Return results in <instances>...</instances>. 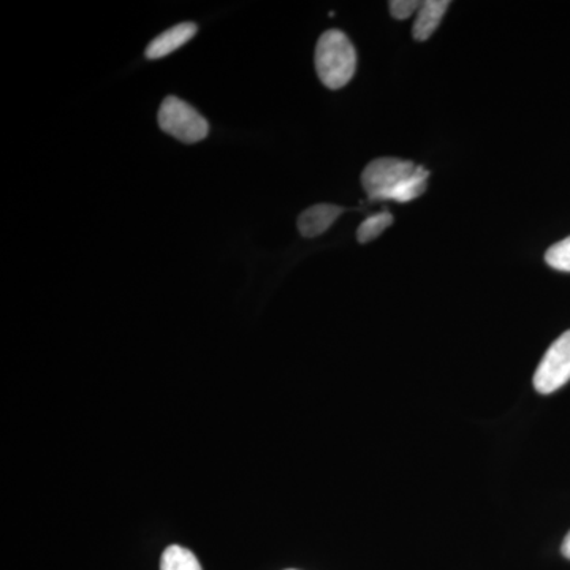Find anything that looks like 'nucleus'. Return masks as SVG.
I'll return each mask as SVG.
<instances>
[{
    "instance_id": "nucleus-2",
    "label": "nucleus",
    "mask_w": 570,
    "mask_h": 570,
    "mask_svg": "<svg viewBox=\"0 0 570 570\" xmlns=\"http://www.w3.org/2000/svg\"><path fill=\"white\" fill-rule=\"evenodd\" d=\"M419 165L396 157H381L366 165L362 174L363 189L371 200H389L397 187L417 174Z\"/></svg>"
},
{
    "instance_id": "nucleus-7",
    "label": "nucleus",
    "mask_w": 570,
    "mask_h": 570,
    "mask_svg": "<svg viewBox=\"0 0 570 570\" xmlns=\"http://www.w3.org/2000/svg\"><path fill=\"white\" fill-rule=\"evenodd\" d=\"M449 0H426L420 6L417 20L412 28V37L417 41H425L436 32L442 18L448 13Z\"/></svg>"
},
{
    "instance_id": "nucleus-11",
    "label": "nucleus",
    "mask_w": 570,
    "mask_h": 570,
    "mask_svg": "<svg viewBox=\"0 0 570 570\" xmlns=\"http://www.w3.org/2000/svg\"><path fill=\"white\" fill-rule=\"evenodd\" d=\"M420 6L422 3L417 2V0H392L389 3L390 13H392L395 20H407L415 11H419Z\"/></svg>"
},
{
    "instance_id": "nucleus-1",
    "label": "nucleus",
    "mask_w": 570,
    "mask_h": 570,
    "mask_svg": "<svg viewBox=\"0 0 570 570\" xmlns=\"http://www.w3.org/2000/svg\"><path fill=\"white\" fill-rule=\"evenodd\" d=\"M316 70L322 85L341 89L356 70V52L346 33L332 29L322 33L316 47Z\"/></svg>"
},
{
    "instance_id": "nucleus-4",
    "label": "nucleus",
    "mask_w": 570,
    "mask_h": 570,
    "mask_svg": "<svg viewBox=\"0 0 570 570\" xmlns=\"http://www.w3.org/2000/svg\"><path fill=\"white\" fill-rule=\"evenodd\" d=\"M570 381V330L562 333L540 360L534 387L542 395L557 392Z\"/></svg>"
},
{
    "instance_id": "nucleus-3",
    "label": "nucleus",
    "mask_w": 570,
    "mask_h": 570,
    "mask_svg": "<svg viewBox=\"0 0 570 570\" xmlns=\"http://www.w3.org/2000/svg\"><path fill=\"white\" fill-rule=\"evenodd\" d=\"M160 129L186 145L205 140L209 134V124L193 105L175 96H168L160 105Z\"/></svg>"
},
{
    "instance_id": "nucleus-10",
    "label": "nucleus",
    "mask_w": 570,
    "mask_h": 570,
    "mask_svg": "<svg viewBox=\"0 0 570 570\" xmlns=\"http://www.w3.org/2000/svg\"><path fill=\"white\" fill-rule=\"evenodd\" d=\"M546 262L558 272L570 273V236L547 250Z\"/></svg>"
},
{
    "instance_id": "nucleus-12",
    "label": "nucleus",
    "mask_w": 570,
    "mask_h": 570,
    "mask_svg": "<svg viewBox=\"0 0 570 570\" xmlns=\"http://www.w3.org/2000/svg\"><path fill=\"white\" fill-rule=\"evenodd\" d=\"M561 553L562 557L568 558V560H570V531L569 534L566 535L564 540H562Z\"/></svg>"
},
{
    "instance_id": "nucleus-5",
    "label": "nucleus",
    "mask_w": 570,
    "mask_h": 570,
    "mask_svg": "<svg viewBox=\"0 0 570 570\" xmlns=\"http://www.w3.org/2000/svg\"><path fill=\"white\" fill-rule=\"evenodd\" d=\"M344 213V208L336 205L322 204L314 205L305 209L298 217V230L305 238H316V236L325 234L337 217Z\"/></svg>"
},
{
    "instance_id": "nucleus-9",
    "label": "nucleus",
    "mask_w": 570,
    "mask_h": 570,
    "mask_svg": "<svg viewBox=\"0 0 570 570\" xmlns=\"http://www.w3.org/2000/svg\"><path fill=\"white\" fill-rule=\"evenodd\" d=\"M392 224L393 216L389 212L374 214V216L367 217V219L363 220L362 225H360L358 230H356V239H358V243H362V245L374 242V239L384 234Z\"/></svg>"
},
{
    "instance_id": "nucleus-8",
    "label": "nucleus",
    "mask_w": 570,
    "mask_h": 570,
    "mask_svg": "<svg viewBox=\"0 0 570 570\" xmlns=\"http://www.w3.org/2000/svg\"><path fill=\"white\" fill-rule=\"evenodd\" d=\"M160 570H202V566L193 551L171 546L164 551Z\"/></svg>"
},
{
    "instance_id": "nucleus-6",
    "label": "nucleus",
    "mask_w": 570,
    "mask_h": 570,
    "mask_svg": "<svg viewBox=\"0 0 570 570\" xmlns=\"http://www.w3.org/2000/svg\"><path fill=\"white\" fill-rule=\"evenodd\" d=\"M197 31V24H194V22H181V24L168 29V31L160 33L159 37H156V39L149 43L148 50H146V58H165V56L170 55V52L179 50L187 41L193 40Z\"/></svg>"
}]
</instances>
